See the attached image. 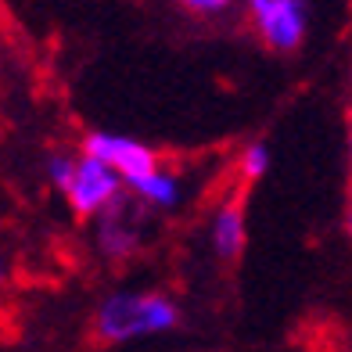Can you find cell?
Returning a JSON list of instances; mask_svg holds the SVG:
<instances>
[{
  "label": "cell",
  "mask_w": 352,
  "mask_h": 352,
  "mask_svg": "<svg viewBox=\"0 0 352 352\" xmlns=\"http://www.w3.org/2000/svg\"><path fill=\"white\" fill-rule=\"evenodd\" d=\"M176 327H180V306L158 287H119V292L104 295L94 309V334L104 345L158 338Z\"/></svg>",
  "instance_id": "6da1fadb"
},
{
  "label": "cell",
  "mask_w": 352,
  "mask_h": 352,
  "mask_svg": "<svg viewBox=\"0 0 352 352\" xmlns=\"http://www.w3.org/2000/svg\"><path fill=\"white\" fill-rule=\"evenodd\" d=\"M245 19L263 47L277 54H292L309 33L313 0H241Z\"/></svg>",
  "instance_id": "7a4b0ae2"
},
{
  "label": "cell",
  "mask_w": 352,
  "mask_h": 352,
  "mask_svg": "<svg viewBox=\"0 0 352 352\" xmlns=\"http://www.w3.org/2000/svg\"><path fill=\"white\" fill-rule=\"evenodd\" d=\"M61 198L69 201V209L76 216H83V219H98L104 216L116 201L126 198V184H122V176L104 166L101 158H94L87 155L83 148H79L76 155V173H72V180L69 187L61 190Z\"/></svg>",
  "instance_id": "3957f363"
},
{
  "label": "cell",
  "mask_w": 352,
  "mask_h": 352,
  "mask_svg": "<svg viewBox=\"0 0 352 352\" xmlns=\"http://www.w3.org/2000/svg\"><path fill=\"white\" fill-rule=\"evenodd\" d=\"M87 155L101 158L104 166H111L119 176L126 190H137L148 176H155L158 169H162V155H158L151 144H144L130 133H111V130H90L83 137V144H79Z\"/></svg>",
  "instance_id": "277c9868"
},
{
  "label": "cell",
  "mask_w": 352,
  "mask_h": 352,
  "mask_svg": "<svg viewBox=\"0 0 352 352\" xmlns=\"http://www.w3.org/2000/svg\"><path fill=\"white\" fill-rule=\"evenodd\" d=\"M144 216H148V209L130 195L94 219V248L104 263H126L144 248V237H148Z\"/></svg>",
  "instance_id": "5b68a950"
},
{
  "label": "cell",
  "mask_w": 352,
  "mask_h": 352,
  "mask_svg": "<svg viewBox=\"0 0 352 352\" xmlns=\"http://www.w3.org/2000/svg\"><path fill=\"white\" fill-rule=\"evenodd\" d=\"M209 245L219 255L223 263H234L241 259V252L248 245V212H245V201L237 195H227L212 205V216H209Z\"/></svg>",
  "instance_id": "8992f818"
},
{
  "label": "cell",
  "mask_w": 352,
  "mask_h": 352,
  "mask_svg": "<svg viewBox=\"0 0 352 352\" xmlns=\"http://www.w3.org/2000/svg\"><path fill=\"white\" fill-rule=\"evenodd\" d=\"M130 195L148 212H173V209H180V201H184V180H180L176 169L162 166L155 176H148L137 190H130Z\"/></svg>",
  "instance_id": "52a82bcc"
},
{
  "label": "cell",
  "mask_w": 352,
  "mask_h": 352,
  "mask_svg": "<svg viewBox=\"0 0 352 352\" xmlns=\"http://www.w3.org/2000/svg\"><path fill=\"white\" fill-rule=\"evenodd\" d=\"M270 162H274L270 144L266 140H248L245 148L237 151V176H241V180H259V176L270 173Z\"/></svg>",
  "instance_id": "ba28073f"
},
{
  "label": "cell",
  "mask_w": 352,
  "mask_h": 352,
  "mask_svg": "<svg viewBox=\"0 0 352 352\" xmlns=\"http://www.w3.org/2000/svg\"><path fill=\"white\" fill-rule=\"evenodd\" d=\"M176 4H180V11L195 14V19L212 22V19H223V14H230V11L237 8V0H176Z\"/></svg>",
  "instance_id": "9c48e42d"
},
{
  "label": "cell",
  "mask_w": 352,
  "mask_h": 352,
  "mask_svg": "<svg viewBox=\"0 0 352 352\" xmlns=\"http://www.w3.org/2000/svg\"><path fill=\"white\" fill-rule=\"evenodd\" d=\"M345 155H349V176H352V111H349V133H345Z\"/></svg>",
  "instance_id": "30bf717a"
},
{
  "label": "cell",
  "mask_w": 352,
  "mask_h": 352,
  "mask_svg": "<svg viewBox=\"0 0 352 352\" xmlns=\"http://www.w3.org/2000/svg\"><path fill=\"white\" fill-rule=\"evenodd\" d=\"M345 234L352 237V195H349V205H345Z\"/></svg>",
  "instance_id": "8fae6325"
}]
</instances>
